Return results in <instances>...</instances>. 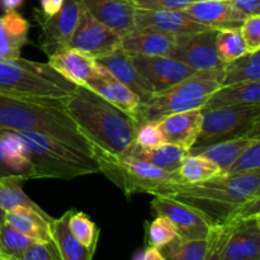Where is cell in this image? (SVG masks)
Returning <instances> with one entry per match:
<instances>
[{
  "instance_id": "31",
  "label": "cell",
  "mask_w": 260,
  "mask_h": 260,
  "mask_svg": "<svg viewBox=\"0 0 260 260\" xmlns=\"http://www.w3.org/2000/svg\"><path fill=\"white\" fill-rule=\"evenodd\" d=\"M221 174H223L222 170L215 162L202 155L188 154L183 160L179 169L177 170L178 179L182 184L206 182Z\"/></svg>"
},
{
  "instance_id": "5",
  "label": "cell",
  "mask_w": 260,
  "mask_h": 260,
  "mask_svg": "<svg viewBox=\"0 0 260 260\" xmlns=\"http://www.w3.org/2000/svg\"><path fill=\"white\" fill-rule=\"evenodd\" d=\"M223 66L201 70L180 83L157 91L137 108L134 118L137 124L159 122L170 114L202 109L208 98L222 86Z\"/></svg>"
},
{
  "instance_id": "44",
  "label": "cell",
  "mask_w": 260,
  "mask_h": 260,
  "mask_svg": "<svg viewBox=\"0 0 260 260\" xmlns=\"http://www.w3.org/2000/svg\"><path fill=\"white\" fill-rule=\"evenodd\" d=\"M246 15H260V0H230Z\"/></svg>"
},
{
  "instance_id": "3",
  "label": "cell",
  "mask_w": 260,
  "mask_h": 260,
  "mask_svg": "<svg viewBox=\"0 0 260 260\" xmlns=\"http://www.w3.org/2000/svg\"><path fill=\"white\" fill-rule=\"evenodd\" d=\"M0 129L37 132L93 155L91 144L79 131L61 101H37L0 94Z\"/></svg>"
},
{
  "instance_id": "22",
  "label": "cell",
  "mask_w": 260,
  "mask_h": 260,
  "mask_svg": "<svg viewBox=\"0 0 260 260\" xmlns=\"http://www.w3.org/2000/svg\"><path fill=\"white\" fill-rule=\"evenodd\" d=\"M96 62L107 69L114 79L121 81L135 94H137V96L141 99V103L151 98V95L154 94L149 83L142 78L141 74L135 68L131 56L127 55L122 48L107 57L99 58L96 60Z\"/></svg>"
},
{
  "instance_id": "29",
  "label": "cell",
  "mask_w": 260,
  "mask_h": 260,
  "mask_svg": "<svg viewBox=\"0 0 260 260\" xmlns=\"http://www.w3.org/2000/svg\"><path fill=\"white\" fill-rule=\"evenodd\" d=\"M27 180L22 175H10L0 179V210L5 213L17 208H28L42 215H48L24 193L23 185Z\"/></svg>"
},
{
  "instance_id": "33",
  "label": "cell",
  "mask_w": 260,
  "mask_h": 260,
  "mask_svg": "<svg viewBox=\"0 0 260 260\" xmlns=\"http://www.w3.org/2000/svg\"><path fill=\"white\" fill-rule=\"evenodd\" d=\"M207 245V239L187 240L177 236L159 250L165 260H205Z\"/></svg>"
},
{
  "instance_id": "39",
  "label": "cell",
  "mask_w": 260,
  "mask_h": 260,
  "mask_svg": "<svg viewBox=\"0 0 260 260\" xmlns=\"http://www.w3.org/2000/svg\"><path fill=\"white\" fill-rule=\"evenodd\" d=\"M260 170V140L246 147L226 174H240Z\"/></svg>"
},
{
  "instance_id": "25",
  "label": "cell",
  "mask_w": 260,
  "mask_h": 260,
  "mask_svg": "<svg viewBox=\"0 0 260 260\" xmlns=\"http://www.w3.org/2000/svg\"><path fill=\"white\" fill-rule=\"evenodd\" d=\"M5 222L36 243L53 244L50 225L53 218L28 208H17L5 212Z\"/></svg>"
},
{
  "instance_id": "18",
  "label": "cell",
  "mask_w": 260,
  "mask_h": 260,
  "mask_svg": "<svg viewBox=\"0 0 260 260\" xmlns=\"http://www.w3.org/2000/svg\"><path fill=\"white\" fill-rule=\"evenodd\" d=\"M223 260H260V217L234 223Z\"/></svg>"
},
{
  "instance_id": "49",
  "label": "cell",
  "mask_w": 260,
  "mask_h": 260,
  "mask_svg": "<svg viewBox=\"0 0 260 260\" xmlns=\"http://www.w3.org/2000/svg\"><path fill=\"white\" fill-rule=\"evenodd\" d=\"M4 217H5V213L4 212H3V211L2 210H0V223H2V222H4Z\"/></svg>"
},
{
  "instance_id": "28",
  "label": "cell",
  "mask_w": 260,
  "mask_h": 260,
  "mask_svg": "<svg viewBox=\"0 0 260 260\" xmlns=\"http://www.w3.org/2000/svg\"><path fill=\"white\" fill-rule=\"evenodd\" d=\"M260 140V137H240V139L228 140V141L217 142V144L208 145L201 149L189 150L190 155H202L212 162H215L223 174L229 172L234 162L243 154L244 150L250 146L254 141Z\"/></svg>"
},
{
  "instance_id": "6",
  "label": "cell",
  "mask_w": 260,
  "mask_h": 260,
  "mask_svg": "<svg viewBox=\"0 0 260 260\" xmlns=\"http://www.w3.org/2000/svg\"><path fill=\"white\" fill-rule=\"evenodd\" d=\"M76 85L48 63L24 60H0V94L37 101H61Z\"/></svg>"
},
{
  "instance_id": "42",
  "label": "cell",
  "mask_w": 260,
  "mask_h": 260,
  "mask_svg": "<svg viewBox=\"0 0 260 260\" xmlns=\"http://www.w3.org/2000/svg\"><path fill=\"white\" fill-rule=\"evenodd\" d=\"M3 260H60V258L53 244L33 243L17 259H7L4 255Z\"/></svg>"
},
{
  "instance_id": "8",
  "label": "cell",
  "mask_w": 260,
  "mask_h": 260,
  "mask_svg": "<svg viewBox=\"0 0 260 260\" xmlns=\"http://www.w3.org/2000/svg\"><path fill=\"white\" fill-rule=\"evenodd\" d=\"M201 111V131L190 150L240 137H260V104Z\"/></svg>"
},
{
  "instance_id": "17",
  "label": "cell",
  "mask_w": 260,
  "mask_h": 260,
  "mask_svg": "<svg viewBox=\"0 0 260 260\" xmlns=\"http://www.w3.org/2000/svg\"><path fill=\"white\" fill-rule=\"evenodd\" d=\"M161 131L165 144L175 145L189 151L194 145L202 124V111L182 112V113L170 114L156 122Z\"/></svg>"
},
{
  "instance_id": "37",
  "label": "cell",
  "mask_w": 260,
  "mask_h": 260,
  "mask_svg": "<svg viewBox=\"0 0 260 260\" xmlns=\"http://www.w3.org/2000/svg\"><path fill=\"white\" fill-rule=\"evenodd\" d=\"M177 236V229L173 225L172 221L160 215H157L156 218L150 223L149 230H147L149 246H154L156 249H161L162 246L174 240Z\"/></svg>"
},
{
  "instance_id": "41",
  "label": "cell",
  "mask_w": 260,
  "mask_h": 260,
  "mask_svg": "<svg viewBox=\"0 0 260 260\" xmlns=\"http://www.w3.org/2000/svg\"><path fill=\"white\" fill-rule=\"evenodd\" d=\"M239 30L248 52L260 50V15H248Z\"/></svg>"
},
{
  "instance_id": "46",
  "label": "cell",
  "mask_w": 260,
  "mask_h": 260,
  "mask_svg": "<svg viewBox=\"0 0 260 260\" xmlns=\"http://www.w3.org/2000/svg\"><path fill=\"white\" fill-rule=\"evenodd\" d=\"M134 260H165L164 256L161 255L159 249L154 246H147L145 250L139 251L134 256Z\"/></svg>"
},
{
  "instance_id": "47",
  "label": "cell",
  "mask_w": 260,
  "mask_h": 260,
  "mask_svg": "<svg viewBox=\"0 0 260 260\" xmlns=\"http://www.w3.org/2000/svg\"><path fill=\"white\" fill-rule=\"evenodd\" d=\"M23 3L24 0H0V10H3V13L17 12Z\"/></svg>"
},
{
  "instance_id": "12",
  "label": "cell",
  "mask_w": 260,
  "mask_h": 260,
  "mask_svg": "<svg viewBox=\"0 0 260 260\" xmlns=\"http://www.w3.org/2000/svg\"><path fill=\"white\" fill-rule=\"evenodd\" d=\"M150 207L156 216H164L172 221L178 236L187 240H205L213 226L197 210L165 196H155Z\"/></svg>"
},
{
  "instance_id": "19",
  "label": "cell",
  "mask_w": 260,
  "mask_h": 260,
  "mask_svg": "<svg viewBox=\"0 0 260 260\" xmlns=\"http://www.w3.org/2000/svg\"><path fill=\"white\" fill-rule=\"evenodd\" d=\"M85 86L90 88L96 94L108 101L117 108L135 117L137 108L141 104V99L124 84L114 79L107 69L98 63L96 73L85 83Z\"/></svg>"
},
{
  "instance_id": "48",
  "label": "cell",
  "mask_w": 260,
  "mask_h": 260,
  "mask_svg": "<svg viewBox=\"0 0 260 260\" xmlns=\"http://www.w3.org/2000/svg\"><path fill=\"white\" fill-rule=\"evenodd\" d=\"M10 175H17L14 170L9 167V164L7 162V159H5V155L3 152L2 144H0V179L5 177H10Z\"/></svg>"
},
{
  "instance_id": "1",
  "label": "cell",
  "mask_w": 260,
  "mask_h": 260,
  "mask_svg": "<svg viewBox=\"0 0 260 260\" xmlns=\"http://www.w3.org/2000/svg\"><path fill=\"white\" fill-rule=\"evenodd\" d=\"M63 104L79 131L94 146L121 155L135 144L136 119L88 86L76 85Z\"/></svg>"
},
{
  "instance_id": "20",
  "label": "cell",
  "mask_w": 260,
  "mask_h": 260,
  "mask_svg": "<svg viewBox=\"0 0 260 260\" xmlns=\"http://www.w3.org/2000/svg\"><path fill=\"white\" fill-rule=\"evenodd\" d=\"M47 63L75 85H85L98 68L95 58L71 47L63 48L48 56Z\"/></svg>"
},
{
  "instance_id": "9",
  "label": "cell",
  "mask_w": 260,
  "mask_h": 260,
  "mask_svg": "<svg viewBox=\"0 0 260 260\" xmlns=\"http://www.w3.org/2000/svg\"><path fill=\"white\" fill-rule=\"evenodd\" d=\"M83 10L81 0H63L61 9L52 17H43L35 9V19L41 28L40 45L48 56L69 47Z\"/></svg>"
},
{
  "instance_id": "40",
  "label": "cell",
  "mask_w": 260,
  "mask_h": 260,
  "mask_svg": "<svg viewBox=\"0 0 260 260\" xmlns=\"http://www.w3.org/2000/svg\"><path fill=\"white\" fill-rule=\"evenodd\" d=\"M165 144L161 131L154 122L137 124L136 134H135V145L144 149L156 147Z\"/></svg>"
},
{
  "instance_id": "16",
  "label": "cell",
  "mask_w": 260,
  "mask_h": 260,
  "mask_svg": "<svg viewBox=\"0 0 260 260\" xmlns=\"http://www.w3.org/2000/svg\"><path fill=\"white\" fill-rule=\"evenodd\" d=\"M84 8L95 19L106 24L119 36L135 29L136 7L131 0H81Z\"/></svg>"
},
{
  "instance_id": "23",
  "label": "cell",
  "mask_w": 260,
  "mask_h": 260,
  "mask_svg": "<svg viewBox=\"0 0 260 260\" xmlns=\"http://www.w3.org/2000/svg\"><path fill=\"white\" fill-rule=\"evenodd\" d=\"M29 23L18 12L0 15V60L20 57L22 48L28 42Z\"/></svg>"
},
{
  "instance_id": "27",
  "label": "cell",
  "mask_w": 260,
  "mask_h": 260,
  "mask_svg": "<svg viewBox=\"0 0 260 260\" xmlns=\"http://www.w3.org/2000/svg\"><path fill=\"white\" fill-rule=\"evenodd\" d=\"M124 154L144 160L168 173H177L184 157L188 155V151L170 144H162L160 146L150 147V149H144L134 144Z\"/></svg>"
},
{
  "instance_id": "30",
  "label": "cell",
  "mask_w": 260,
  "mask_h": 260,
  "mask_svg": "<svg viewBox=\"0 0 260 260\" xmlns=\"http://www.w3.org/2000/svg\"><path fill=\"white\" fill-rule=\"evenodd\" d=\"M0 144L7 162L17 175L25 177L30 180V162L24 142L17 132L0 129Z\"/></svg>"
},
{
  "instance_id": "38",
  "label": "cell",
  "mask_w": 260,
  "mask_h": 260,
  "mask_svg": "<svg viewBox=\"0 0 260 260\" xmlns=\"http://www.w3.org/2000/svg\"><path fill=\"white\" fill-rule=\"evenodd\" d=\"M234 223L213 225L207 236V253L205 260H223V249L230 236Z\"/></svg>"
},
{
  "instance_id": "35",
  "label": "cell",
  "mask_w": 260,
  "mask_h": 260,
  "mask_svg": "<svg viewBox=\"0 0 260 260\" xmlns=\"http://www.w3.org/2000/svg\"><path fill=\"white\" fill-rule=\"evenodd\" d=\"M33 243L36 241L23 235L5 221L0 223V250L7 259H17Z\"/></svg>"
},
{
  "instance_id": "50",
  "label": "cell",
  "mask_w": 260,
  "mask_h": 260,
  "mask_svg": "<svg viewBox=\"0 0 260 260\" xmlns=\"http://www.w3.org/2000/svg\"><path fill=\"white\" fill-rule=\"evenodd\" d=\"M3 258H4V254H3L2 250H0V260H3Z\"/></svg>"
},
{
  "instance_id": "36",
  "label": "cell",
  "mask_w": 260,
  "mask_h": 260,
  "mask_svg": "<svg viewBox=\"0 0 260 260\" xmlns=\"http://www.w3.org/2000/svg\"><path fill=\"white\" fill-rule=\"evenodd\" d=\"M69 229L74 238L84 246L91 248V246L98 245L99 230L86 213L74 210L71 211V215L69 217Z\"/></svg>"
},
{
  "instance_id": "24",
  "label": "cell",
  "mask_w": 260,
  "mask_h": 260,
  "mask_svg": "<svg viewBox=\"0 0 260 260\" xmlns=\"http://www.w3.org/2000/svg\"><path fill=\"white\" fill-rule=\"evenodd\" d=\"M71 211H66L61 217L53 218L51 222V238L60 260H91L96 246H84L79 243L69 229V217Z\"/></svg>"
},
{
  "instance_id": "14",
  "label": "cell",
  "mask_w": 260,
  "mask_h": 260,
  "mask_svg": "<svg viewBox=\"0 0 260 260\" xmlns=\"http://www.w3.org/2000/svg\"><path fill=\"white\" fill-rule=\"evenodd\" d=\"M184 10L192 19L213 29H240L248 15L230 0H197Z\"/></svg>"
},
{
  "instance_id": "26",
  "label": "cell",
  "mask_w": 260,
  "mask_h": 260,
  "mask_svg": "<svg viewBox=\"0 0 260 260\" xmlns=\"http://www.w3.org/2000/svg\"><path fill=\"white\" fill-rule=\"evenodd\" d=\"M260 104V81L222 85L208 98L202 109H216L223 107Z\"/></svg>"
},
{
  "instance_id": "4",
  "label": "cell",
  "mask_w": 260,
  "mask_h": 260,
  "mask_svg": "<svg viewBox=\"0 0 260 260\" xmlns=\"http://www.w3.org/2000/svg\"><path fill=\"white\" fill-rule=\"evenodd\" d=\"M24 142L30 162V179L55 178L70 180L99 173L90 154L37 132H17Z\"/></svg>"
},
{
  "instance_id": "13",
  "label": "cell",
  "mask_w": 260,
  "mask_h": 260,
  "mask_svg": "<svg viewBox=\"0 0 260 260\" xmlns=\"http://www.w3.org/2000/svg\"><path fill=\"white\" fill-rule=\"evenodd\" d=\"M131 58L154 93L165 90L197 73L196 69L169 56H131Z\"/></svg>"
},
{
  "instance_id": "7",
  "label": "cell",
  "mask_w": 260,
  "mask_h": 260,
  "mask_svg": "<svg viewBox=\"0 0 260 260\" xmlns=\"http://www.w3.org/2000/svg\"><path fill=\"white\" fill-rule=\"evenodd\" d=\"M91 147L99 173L121 188L126 197L135 193L162 196L170 185L179 183L177 173H168L127 154L113 155L94 145Z\"/></svg>"
},
{
  "instance_id": "11",
  "label": "cell",
  "mask_w": 260,
  "mask_h": 260,
  "mask_svg": "<svg viewBox=\"0 0 260 260\" xmlns=\"http://www.w3.org/2000/svg\"><path fill=\"white\" fill-rule=\"evenodd\" d=\"M217 29L207 28L200 32L177 36L170 57L184 62L197 71L222 68L216 52Z\"/></svg>"
},
{
  "instance_id": "15",
  "label": "cell",
  "mask_w": 260,
  "mask_h": 260,
  "mask_svg": "<svg viewBox=\"0 0 260 260\" xmlns=\"http://www.w3.org/2000/svg\"><path fill=\"white\" fill-rule=\"evenodd\" d=\"M135 27L154 29L173 36L188 35L208 28L192 19L184 10H146L137 8Z\"/></svg>"
},
{
  "instance_id": "34",
  "label": "cell",
  "mask_w": 260,
  "mask_h": 260,
  "mask_svg": "<svg viewBox=\"0 0 260 260\" xmlns=\"http://www.w3.org/2000/svg\"><path fill=\"white\" fill-rule=\"evenodd\" d=\"M216 52L223 65L248 53L239 29H220L216 36Z\"/></svg>"
},
{
  "instance_id": "32",
  "label": "cell",
  "mask_w": 260,
  "mask_h": 260,
  "mask_svg": "<svg viewBox=\"0 0 260 260\" xmlns=\"http://www.w3.org/2000/svg\"><path fill=\"white\" fill-rule=\"evenodd\" d=\"M260 81V50L245 53L223 66L222 85Z\"/></svg>"
},
{
  "instance_id": "10",
  "label": "cell",
  "mask_w": 260,
  "mask_h": 260,
  "mask_svg": "<svg viewBox=\"0 0 260 260\" xmlns=\"http://www.w3.org/2000/svg\"><path fill=\"white\" fill-rule=\"evenodd\" d=\"M69 47L76 48L99 60L121 50V36L95 19L84 8Z\"/></svg>"
},
{
  "instance_id": "45",
  "label": "cell",
  "mask_w": 260,
  "mask_h": 260,
  "mask_svg": "<svg viewBox=\"0 0 260 260\" xmlns=\"http://www.w3.org/2000/svg\"><path fill=\"white\" fill-rule=\"evenodd\" d=\"M40 13L43 17H52L53 14H56L61 9L63 4V0H40Z\"/></svg>"
},
{
  "instance_id": "2",
  "label": "cell",
  "mask_w": 260,
  "mask_h": 260,
  "mask_svg": "<svg viewBox=\"0 0 260 260\" xmlns=\"http://www.w3.org/2000/svg\"><path fill=\"white\" fill-rule=\"evenodd\" d=\"M165 197L190 206L212 225L233 223L239 208L250 198L260 196V170L240 174H221L194 184H173Z\"/></svg>"
},
{
  "instance_id": "43",
  "label": "cell",
  "mask_w": 260,
  "mask_h": 260,
  "mask_svg": "<svg viewBox=\"0 0 260 260\" xmlns=\"http://www.w3.org/2000/svg\"><path fill=\"white\" fill-rule=\"evenodd\" d=\"M197 0H131L137 9L183 10Z\"/></svg>"
},
{
  "instance_id": "21",
  "label": "cell",
  "mask_w": 260,
  "mask_h": 260,
  "mask_svg": "<svg viewBox=\"0 0 260 260\" xmlns=\"http://www.w3.org/2000/svg\"><path fill=\"white\" fill-rule=\"evenodd\" d=\"M177 36L146 28H135L122 36V50L129 56H169Z\"/></svg>"
}]
</instances>
